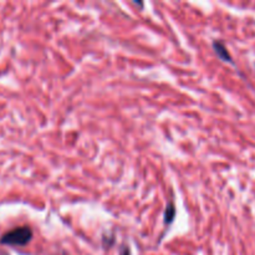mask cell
Listing matches in <instances>:
<instances>
[{"label":"cell","mask_w":255,"mask_h":255,"mask_svg":"<svg viewBox=\"0 0 255 255\" xmlns=\"http://www.w3.org/2000/svg\"><path fill=\"white\" fill-rule=\"evenodd\" d=\"M32 238V231L30 227H17L7 232L0 238V243L6 246H25Z\"/></svg>","instance_id":"1"},{"label":"cell","mask_w":255,"mask_h":255,"mask_svg":"<svg viewBox=\"0 0 255 255\" xmlns=\"http://www.w3.org/2000/svg\"><path fill=\"white\" fill-rule=\"evenodd\" d=\"M213 49L216 51V54L218 55V57L221 60L226 62H232L233 64V59H232V55L229 54V51L227 50L226 45L221 41H213Z\"/></svg>","instance_id":"2"},{"label":"cell","mask_w":255,"mask_h":255,"mask_svg":"<svg viewBox=\"0 0 255 255\" xmlns=\"http://www.w3.org/2000/svg\"><path fill=\"white\" fill-rule=\"evenodd\" d=\"M174 217H176V208H174V204L172 203V202H169L166 211H164V223L166 224L172 223Z\"/></svg>","instance_id":"3"}]
</instances>
